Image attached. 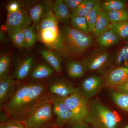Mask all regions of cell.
Returning <instances> with one entry per match:
<instances>
[{"mask_svg":"<svg viewBox=\"0 0 128 128\" xmlns=\"http://www.w3.org/2000/svg\"><path fill=\"white\" fill-rule=\"evenodd\" d=\"M61 30L63 47L62 55L77 56L93 46L92 36L65 25Z\"/></svg>","mask_w":128,"mask_h":128,"instance_id":"7a4b0ae2","label":"cell"},{"mask_svg":"<svg viewBox=\"0 0 128 128\" xmlns=\"http://www.w3.org/2000/svg\"><path fill=\"white\" fill-rule=\"evenodd\" d=\"M113 57L114 66L128 68V41L120 48Z\"/></svg>","mask_w":128,"mask_h":128,"instance_id":"d6986e66","label":"cell"},{"mask_svg":"<svg viewBox=\"0 0 128 128\" xmlns=\"http://www.w3.org/2000/svg\"><path fill=\"white\" fill-rule=\"evenodd\" d=\"M34 27H35L31 25L24 29L26 48H29L32 47L35 43L38 38Z\"/></svg>","mask_w":128,"mask_h":128,"instance_id":"4dcf8cb0","label":"cell"},{"mask_svg":"<svg viewBox=\"0 0 128 128\" xmlns=\"http://www.w3.org/2000/svg\"><path fill=\"white\" fill-rule=\"evenodd\" d=\"M98 1L97 0H83L81 4L76 9L72 11L71 14L74 16L86 17Z\"/></svg>","mask_w":128,"mask_h":128,"instance_id":"d4e9b609","label":"cell"},{"mask_svg":"<svg viewBox=\"0 0 128 128\" xmlns=\"http://www.w3.org/2000/svg\"><path fill=\"white\" fill-rule=\"evenodd\" d=\"M16 80L9 76L0 80V104L2 106L16 90Z\"/></svg>","mask_w":128,"mask_h":128,"instance_id":"5bb4252c","label":"cell"},{"mask_svg":"<svg viewBox=\"0 0 128 128\" xmlns=\"http://www.w3.org/2000/svg\"><path fill=\"white\" fill-rule=\"evenodd\" d=\"M42 57L51 66L57 73L61 71V59L59 56L50 50H41L40 52Z\"/></svg>","mask_w":128,"mask_h":128,"instance_id":"44dd1931","label":"cell"},{"mask_svg":"<svg viewBox=\"0 0 128 128\" xmlns=\"http://www.w3.org/2000/svg\"><path fill=\"white\" fill-rule=\"evenodd\" d=\"M11 59L9 56L3 55L0 58V80L9 76Z\"/></svg>","mask_w":128,"mask_h":128,"instance_id":"1f68e13d","label":"cell"},{"mask_svg":"<svg viewBox=\"0 0 128 128\" xmlns=\"http://www.w3.org/2000/svg\"><path fill=\"white\" fill-rule=\"evenodd\" d=\"M64 102L66 107L74 115V124L84 122L89 112V104L80 90L64 98Z\"/></svg>","mask_w":128,"mask_h":128,"instance_id":"52a82bcc","label":"cell"},{"mask_svg":"<svg viewBox=\"0 0 128 128\" xmlns=\"http://www.w3.org/2000/svg\"><path fill=\"white\" fill-rule=\"evenodd\" d=\"M103 84V78L102 76L96 75L90 76L82 81L80 92L88 100L98 92Z\"/></svg>","mask_w":128,"mask_h":128,"instance_id":"7c38bea8","label":"cell"},{"mask_svg":"<svg viewBox=\"0 0 128 128\" xmlns=\"http://www.w3.org/2000/svg\"><path fill=\"white\" fill-rule=\"evenodd\" d=\"M116 91L128 95V81L123 84L115 88Z\"/></svg>","mask_w":128,"mask_h":128,"instance_id":"d590c367","label":"cell"},{"mask_svg":"<svg viewBox=\"0 0 128 128\" xmlns=\"http://www.w3.org/2000/svg\"><path fill=\"white\" fill-rule=\"evenodd\" d=\"M34 58L32 56L24 58L18 64L13 73L12 78L24 80L27 78L34 64Z\"/></svg>","mask_w":128,"mask_h":128,"instance_id":"9a60e30c","label":"cell"},{"mask_svg":"<svg viewBox=\"0 0 128 128\" xmlns=\"http://www.w3.org/2000/svg\"><path fill=\"white\" fill-rule=\"evenodd\" d=\"M124 128H128V126H126V127H125Z\"/></svg>","mask_w":128,"mask_h":128,"instance_id":"f35d334b","label":"cell"},{"mask_svg":"<svg viewBox=\"0 0 128 128\" xmlns=\"http://www.w3.org/2000/svg\"><path fill=\"white\" fill-rule=\"evenodd\" d=\"M89 111L84 122L93 128H117L120 118L118 114L94 99L89 103Z\"/></svg>","mask_w":128,"mask_h":128,"instance_id":"277c9868","label":"cell"},{"mask_svg":"<svg viewBox=\"0 0 128 128\" xmlns=\"http://www.w3.org/2000/svg\"><path fill=\"white\" fill-rule=\"evenodd\" d=\"M32 22L29 13L22 8L18 11L7 14L5 28L7 32L16 28H24L31 25Z\"/></svg>","mask_w":128,"mask_h":128,"instance_id":"ba28073f","label":"cell"},{"mask_svg":"<svg viewBox=\"0 0 128 128\" xmlns=\"http://www.w3.org/2000/svg\"><path fill=\"white\" fill-rule=\"evenodd\" d=\"M109 28L117 33L121 41H128V19L121 22L110 24Z\"/></svg>","mask_w":128,"mask_h":128,"instance_id":"4316f807","label":"cell"},{"mask_svg":"<svg viewBox=\"0 0 128 128\" xmlns=\"http://www.w3.org/2000/svg\"><path fill=\"white\" fill-rule=\"evenodd\" d=\"M51 101L52 104L53 113L56 116L57 126L61 128L67 122L74 124V115L65 105L64 98L57 97L51 98Z\"/></svg>","mask_w":128,"mask_h":128,"instance_id":"9c48e42d","label":"cell"},{"mask_svg":"<svg viewBox=\"0 0 128 128\" xmlns=\"http://www.w3.org/2000/svg\"><path fill=\"white\" fill-rule=\"evenodd\" d=\"M3 32L0 30V40L2 42H4L6 41V39H5V36L3 34Z\"/></svg>","mask_w":128,"mask_h":128,"instance_id":"74e56055","label":"cell"},{"mask_svg":"<svg viewBox=\"0 0 128 128\" xmlns=\"http://www.w3.org/2000/svg\"><path fill=\"white\" fill-rule=\"evenodd\" d=\"M73 84L64 80H58L53 82L49 87L50 92L58 97H66L80 91Z\"/></svg>","mask_w":128,"mask_h":128,"instance_id":"4fadbf2b","label":"cell"},{"mask_svg":"<svg viewBox=\"0 0 128 128\" xmlns=\"http://www.w3.org/2000/svg\"><path fill=\"white\" fill-rule=\"evenodd\" d=\"M0 128H27L21 122L12 120L1 124Z\"/></svg>","mask_w":128,"mask_h":128,"instance_id":"d6a6232c","label":"cell"},{"mask_svg":"<svg viewBox=\"0 0 128 128\" xmlns=\"http://www.w3.org/2000/svg\"><path fill=\"white\" fill-rule=\"evenodd\" d=\"M110 23L121 22L128 19V9L126 8L120 10L108 12Z\"/></svg>","mask_w":128,"mask_h":128,"instance_id":"f546056e","label":"cell"},{"mask_svg":"<svg viewBox=\"0 0 128 128\" xmlns=\"http://www.w3.org/2000/svg\"><path fill=\"white\" fill-rule=\"evenodd\" d=\"M51 100L46 85L28 83L16 89L12 97L3 106L8 116L22 122L40 107Z\"/></svg>","mask_w":128,"mask_h":128,"instance_id":"6da1fadb","label":"cell"},{"mask_svg":"<svg viewBox=\"0 0 128 128\" xmlns=\"http://www.w3.org/2000/svg\"><path fill=\"white\" fill-rule=\"evenodd\" d=\"M22 5L20 2L16 1L10 2L6 8L8 14L18 11L22 8Z\"/></svg>","mask_w":128,"mask_h":128,"instance_id":"836d02e7","label":"cell"},{"mask_svg":"<svg viewBox=\"0 0 128 128\" xmlns=\"http://www.w3.org/2000/svg\"><path fill=\"white\" fill-rule=\"evenodd\" d=\"M112 98L114 102L121 109L128 112V95L117 91L112 94Z\"/></svg>","mask_w":128,"mask_h":128,"instance_id":"f1b7e54d","label":"cell"},{"mask_svg":"<svg viewBox=\"0 0 128 128\" xmlns=\"http://www.w3.org/2000/svg\"><path fill=\"white\" fill-rule=\"evenodd\" d=\"M110 24L108 12L102 10L92 32V36L96 38H98L109 28Z\"/></svg>","mask_w":128,"mask_h":128,"instance_id":"ac0fdd59","label":"cell"},{"mask_svg":"<svg viewBox=\"0 0 128 128\" xmlns=\"http://www.w3.org/2000/svg\"><path fill=\"white\" fill-rule=\"evenodd\" d=\"M83 0H63L69 10L72 11L76 9L83 2Z\"/></svg>","mask_w":128,"mask_h":128,"instance_id":"e575fe53","label":"cell"},{"mask_svg":"<svg viewBox=\"0 0 128 128\" xmlns=\"http://www.w3.org/2000/svg\"><path fill=\"white\" fill-rule=\"evenodd\" d=\"M74 124L72 128H89L85 122H82L80 123Z\"/></svg>","mask_w":128,"mask_h":128,"instance_id":"8d00e7d4","label":"cell"},{"mask_svg":"<svg viewBox=\"0 0 128 128\" xmlns=\"http://www.w3.org/2000/svg\"></svg>","mask_w":128,"mask_h":128,"instance_id":"ab89813d","label":"cell"},{"mask_svg":"<svg viewBox=\"0 0 128 128\" xmlns=\"http://www.w3.org/2000/svg\"><path fill=\"white\" fill-rule=\"evenodd\" d=\"M53 105L51 101L44 104L24 122L27 128H47L53 122Z\"/></svg>","mask_w":128,"mask_h":128,"instance_id":"8992f818","label":"cell"},{"mask_svg":"<svg viewBox=\"0 0 128 128\" xmlns=\"http://www.w3.org/2000/svg\"><path fill=\"white\" fill-rule=\"evenodd\" d=\"M103 78L104 84L115 88L128 81V68L114 66L106 72Z\"/></svg>","mask_w":128,"mask_h":128,"instance_id":"30bf717a","label":"cell"},{"mask_svg":"<svg viewBox=\"0 0 128 128\" xmlns=\"http://www.w3.org/2000/svg\"><path fill=\"white\" fill-rule=\"evenodd\" d=\"M102 10V2L98 0L86 17L89 33H92L93 31L96 22Z\"/></svg>","mask_w":128,"mask_h":128,"instance_id":"603a6c76","label":"cell"},{"mask_svg":"<svg viewBox=\"0 0 128 128\" xmlns=\"http://www.w3.org/2000/svg\"><path fill=\"white\" fill-rule=\"evenodd\" d=\"M113 58L105 48L94 50L82 60L86 72L105 73L113 63Z\"/></svg>","mask_w":128,"mask_h":128,"instance_id":"5b68a950","label":"cell"},{"mask_svg":"<svg viewBox=\"0 0 128 128\" xmlns=\"http://www.w3.org/2000/svg\"><path fill=\"white\" fill-rule=\"evenodd\" d=\"M52 10L54 16L58 20L66 25L70 21L71 13L68 8L62 0H57L54 2Z\"/></svg>","mask_w":128,"mask_h":128,"instance_id":"e0dca14e","label":"cell"},{"mask_svg":"<svg viewBox=\"0 0 128 128\" xmlns=\"http://www.w3.org/2000/svg\"><path fill=\"white\" fill-rule=\"evenodd\" d=\"M24 28H16L7 32L9 38L19 48H26Z\"/></svg>","mask_w":128,"mask_h":128,"instance_id":"cb8c5ba5","label":"cell"},{"mask_svg":"<svg viewBox=\"0 0 128 128\" xmlns=\"http://www.w3.org/2000/svg\"><path fill=\"white\" fill-rule=\"evenodd\" d=\"M102 10L108 12L127 8L126 2L120 0L105 1L102 2Z\"/></svg>","mask_w":128,"mask_h":128,"instance_id":"83f0119b","label":"cell"},{"mask_svg":"<svg viewBox=\"0 0 128 128\" xmlns=\"http://www.w3.org/2000/svg\"><path fill=\"white\" fill-rule=\"evenodd\" d=\"M36 28L39 40L50 49L62 55L61 30L59 27L58 20L54 15L52 14L43 18Z\"/></svg>","mask_w":128,"mask_h":128,"instance_id":"3957f363","label":"cell"},{"mask_svg":"<svg viewBox=\"0 0 128 128\" xmlns=\"http://www.w3.org/2000/svg\"><path fill=\"white\" fill-rule=\"evenodd\" d=\"M54 3L50 0H44L36 3L30 8L29 14L34 26L36 28L43 18L52 14Z\"/></svg>","mask_w":128,"mask_h":128,"instance_id":"8fae6325","label":"cell"},{"mask_svg":"<svg viewBox=\"0 0 128 128\" xmlns=\"http://www.w3.org/2000/svg\"><path fill=\"white\" fill-rule=\"evenodd\" d=\"M121 41L120 38L114 30L109 28L97 38L96 42L102 48L114 46Z\"/></svg>","mask_w":128,"mask_h":128,"instance_id":"2e32d148","label":"cell"},{"mask_svg":"<svg viewBox=\"0 0 128 128\" xmlns=\"http://www.w3.org/2000/svg\"><path fill=\"white\" fill-rule=\"evenodd\" d=\"M66 71L69 76L73 79L82 77L86 72L82 61H72L66 65Z\"/></svg>","mask_w":128,"mask_h":128,"instance_id":"ffe728a7","label":"cell"},{"mask_svg":"<svg viewBox=\"0 0 128 128\" xmlns=\"http://www.w3.org/2000/svg\"><path fill=\"white\" fill-rule=\"evenodd\" d=\"M70 21L72 27L84 33L89 34L88 25L86 17L74 16L71 14Z\"/></svg>","mask_w":128,"mask_h":128,"instance_id":"484cf974","label":"cell"},{"mask_svg":"<svg viewBox=\"0 0 128 128\" xmlns=\"http://www.w3.org/2000/svg\"><path fill=\"white\" fill-rule=\"evenodd\" d=\"M52 67L44 64L38 65L32 72L31 77L35 80H42L49 77L54 73Z\"/></svg>","mask_w":128,"mask_h":128,"instance_id":"7402d4cb","label":"cell"}]
</instances>
